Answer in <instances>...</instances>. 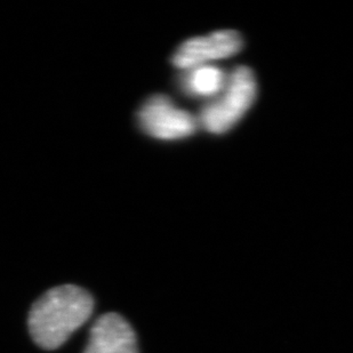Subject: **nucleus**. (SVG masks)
I'll list each match as a JSON object with an SVG mask.
<instances>
[{
  "instance_id": "1",
  "label": "nucleus",
  "mask_w": 353,
  "mask_h": 353,
  "mask_svg": "<svg viewBox=\"0 0 353 353\" xmlns=\"http://www.w3.org/2000/svg\"><path fill=\"white\" fill-rule=\"evenodd\" d=\"M93 310V297L87 290L74 285L52 288L31 307V337L41 349L55 350L90 319Z\"/></svg>"
},
{
  "instance_id": "2",
  "label": "nucleus",
  "mask_w": 353,
  "mask_h": 353,
  "mask_svg": "<svg viewBox=\"0 0 353 353\" xmlns=\"http://www.w3.org/2000/svg\"><path fill=\"white\" fill-rule=\"evenodd\" d=\"M257 85L250 68L234 69L216 100L203 108L200 123L210 133L223 134L243 117L256 97Z\"/></svg>"
},
{
  "instance_id": "3",
  "label": "nucleus",
  "mask_w": 353,
  "mask_h": 353,
  "mask_svg": "<svg viewBox=\"0 0 353 353\" xmlns=\"http://www.w3.org/2000/svg\"><path fill=\"white\" fill-rule=\"evenodd\" d=\"M137 120L141 128L159 140H177L190 137L196 130V118L175 107L165 95H154L141 107Z\"/></svg>"
},
{
  "instance_id": "4",
  "label": "nucleus",
  "mask_w": 353,
  "mask_h": 353,
  "mask_svg": "<svg viewBox=\"0 0 353 353\" xmlns=\"http://www.w3.org/2000/svg\"><path fill=\"white\" fill-rule=\"evenodd\" d=\"M243 46V38L236 31H219L205 37L187 40L174 53L172 62L179 69L189 70L210 61L232 57Z\"/></svg>"
},
{
  "instance_id": "5",
  "label": "nucleus",
  "mask_w": 353,
  "mask_h": 353,
  "mask_svg": "<svg viewBox=\"0 0 353 353\" xmlns=\"http://www.w3.org/2000/svg\"><path fill=\"white\" fill-rule=\"evenodd\" d=\"M83 353H139L133 328L119 314H103L90 328Z\"/></svg>"
},
{
  "instance_id": "6",
  "label": "nucleus",
  "mask_w": 353,
  "mask_h": 353,
  "mask_svg": "<svg viewBox=\"0 0 353 353\" xmlns=\"http://www.w3.org/2000/svg\"><path fill=\"white\" fill-rule=\"evenodd\" d=\"M225 76L223 71L215 67L200 65L194 70L184 74L182 85L185 92L196 97H214L221 93L225 86Z\"/></svg>"
}]
</instances>
